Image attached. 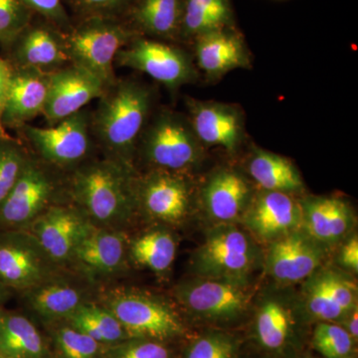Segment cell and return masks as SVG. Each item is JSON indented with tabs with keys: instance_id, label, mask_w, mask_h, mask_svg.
Returning a JSON list of instances; mask_svg holds the SVG:
<instances>
[{
	"instance_id": "obj_44",
	"label": "cell",
	"mask_w": 358,
	"mask_h": 358,
	"mask_svg": "<svg viewBox=\"0 0 358 358\" xmlns=\"http://www.w3.org/2000/svg\"><path fill=\"white\" fill-rule=\"evenodd\" d=\"M2 288H3V287L0 285V301H1L2 294H3V293H2Z\"/></svg>"
},
{
	"instance_id": "obj_28",
	"label": "cell",
	"mask_w": 358,
	"mask_h": 358,
	"mask_svg": "<svg viewBox=\"0 0 358 358\" xmlns=\"http://www.w3.org/2000/svg\"><path fill=\"white\" fill-rule=\"evenodd\" d=\"M0 353L8 358H52L48 341L31 320L0 312Z\"/></svg>"
},
{
	"instance_id": "obj_13",
	"label": "cell",
	"mask_w": 358,
	"mask_h": 358,
	"mask_svg": "<svg viewBox=\"0 0 358 358\" xmlns=\"http://www.w3.org/2000/svg\"><path fill=\"white\" fill-rule=\"evenodd\" d=\"M187 117L205 148L236 154L246 136L244 110L235 103L186 98Z\"/></svg>"
},
{
	"instance_id": "obj_10",
	"label": "cell",
	"mask_w": 358,
	"mask_h": 358,
	"mask_svg": "<svg viewBox=\"0 0 358 358\" xmlns=\"http://www.w3.org/2000/svg\"><path fill=\"white\" fill-rule=\"evenodd\" d=\"M27 230L0 231V285L25 293L64 273Z\"/></svg>"
},
{
	"instance_id": "obj_23",
	"label": "cell",
	"mask_w": 358,
	"mask_h": 358,
	"mask_svg": "<svg viewBox=\"0 0 358 358\" xmlns=\"http://www.w3.org/2000/svg\"><path fill=\"white\" fill-rule=\"evenodd\" d=\"M23 294L26 305L46 326L64 322L82 305L92 301L88 289L64 273Z\"/></svg>"
},
{
	"instance_id": "obj_8",
	"label": "cell",
	"mask_w": 358,
	"mask_h": 358,
	"mask_svg": "<svg viewBox=\"0 0 358 358\" xmlns=\"http://www.w3.org/2000/svg\"><path fill=\"white\" fill-rule=\"evenodd\" d=\"M115 66L145 73L171 92L199 79L192 54L178 44L141 35L117 53Z\"/></svg>"
},
{
	"instance_id": "obj_17",
	"label": "cell",
	"mask_w": 358,
	"mask_h": 358,
	"mask_svg": "<svg viewBox=\"0 0 358 358\" xmlns=\"http://www.w3.org/2000/svg\"><path fill=\"white\" fill-rule=\"evenodd\" d=\"M303 303L320 322H343L357 308V286L352 278L333 268H317L308 278Z\"/></svg>"
},
{
	"instance_id": "obj_14",
	"label": "cell",
	"mask_w": 358,
	"mask_h": 358,
	"mask_svg": "<svg viewBox=\"0 0 358 358\" xmlns=\"http://www.w3.org/2000/svg\"><path fill=\"white\" fill-rule=\"evenodd\" d=\"M243 287L199 278L179 282L173 289V296L179 305L199 317L231 320L241 315L248 305V294Z\"/></svg>"
},
{
	"instance_id": "obj_5",
	"label": "cell",
	"mask_w": 358,
	"mask_h": 358,
	"mask_svg": "<svg viewBox=\"0 0 358 358\" xmlns=\"http://www.w3.org/2000/svg\"><path fill=\"white\" fill-rule=\"evenodd\" d=\"M121 322L129 338L166 341L185 333L178 313L166 301L134 289L106 292L100 301Z\"/></svg>"
},
{
	"instance_id": "obj_18",
	"label": "cell",
	"mask_w": 358,
	"mask_h": 358,
	"mask_svg": "<svg viewBox=\"0 0 358 358\" xmlns=\"http://www.w3.org/2000/svg\"><path fill=\"white\" fill-rule=\"evenodd\" d=\"M128 240L124 230L94 226L78 245L69 266L89 280L112 277L128 262Z\"/></svg>"
},
{
	"instance_id": "obj_46",
	"label": "cell",
	"mask_w": 358,
	"mask_h": 358,
	"mask_svg": "<svg viewBox=\"0 0 358 358\" xmlns=\"http://www.w3.org/2000/svg\"><path fill=\"white\" fill-rule=\"evenodd\" d=\"M1 310H2V308H0V312H1Z\"/></svg>"
},
{
	"instance_id": "obj_26",
	"label": "cell",
	"mask_w": 358,
	"mask_h": 358,
	"mask_svg": "<svg viewBox=\"0 0 358 358\" xmlns=\"http://www.w3.org/2000/svg\"><path fill=\"white\" fill-rule=\"evenodd\" d=\"M301 225L315 241L334 243L352 227V207L345 200L333 196H308L300 201Z\"/></svg>"
},
{
	"instance_id": "obj_36",
	"label": "cell",
	"mask_w": 358,
	"mask_h": 358,
	"mask_svg": "<svg viewBox=\"0 0 358 358\" xmlns=\"http://www.w3.org/2000/svg\"><path fill=\"white\" fill-rule=\"evenodd\" d=\"M34 14L21 0H0V44L8 50Z\"/></svg>"
},
{
	"instance_id": "obj_24",
	"label": "cell",
	"mask_w": 358,
	"mask_h": 358,
	"mask_svg": "<svg viewBox=\"0 0 358 358\" xmlns=\"http://www.w3.org/2000/svg\"><path fill=\"white\" fill-rule=\"evenodd\" d=\"M200 197L212 218L227 223L244 213L253 196L248 180L241 173L221 169L207 179Z\"/></svg>"
},
{
	"instance_id": "obj_6",
	"label": "cell",
	"mask_w": 358,
	"mask_h": 358,
	"mask_svg": "<svg viewBox=\"0 0 358 358\" xmlns=\"http://www.w3.org/2000/svg\"><path fill=\"white\" fill-rule=\"evenodd\" d=\"M255 246L232 224L223 223L207 232L203 243L192 256L195 274L244 286L255 266Z\"/></svg>"
},
{
	"instance_id": "obj_47",
	"label": "cell",
	"mask_w": 358,
	"mask_h": 358,
	"mask_svg": "<svg viewBox=\"0 0 358 358\" xmlns=\"http://www.w3.org/2000/svg\"><path fill=\"white\" fill-rule=\"evenodd\" d=\"M52 358H53V357H52Z\"/></svg>"
},
{
	"instance_id": "obj_21",
	"label": "cell",
	"mask_w": 358,
	"mask_h": 358,
	"mask_svg": "<svg viewBox=\"0 0 358 358\" xmlns=\"http://www.w3.org/2000/svg\"><path fill=\"white\" fill-rule=\"evenodd\" d=\"M243 214L245 225L264 240L274 241L301 225L300 201L287 193L262 190Z\"/></svg>"
},
{
	"instance_id": "obj_15",
	"label": "cell",
	"mask_w": 358,
	"mask_h": 358,
	"mask_svg": "<svg viewBox=\"0 0 358 358\" xmlns=\"http://www.w3.org/2000/svg\"><path fill=\"white\" fill-rule=\"evenodd\" d=\"M106 89L102 80L88 71L66 65L50 73L48 98L42 115L48 126H54L99 100Z\"/></svg>"
},
{
	"instance_id": "obj_3",
	"label": "cell",
	"mask_w": 358,
	"mask_h": 358,
	"mask_svg": "<svg viewBox=\"0 0 358 358\" xmlns=\"http://www.w3.org/2000/svg\"><path fill=\"white\" fill-rule=\"evenodd\" d=\"M204 148L187 115L162 108L152 115L141 133L136 155L141 154L150 169L186 174L199 166Z\"/></svg>"
},
{
	"instance_id": "obj_27",
	"label": "cell",
	"mask_w": 358,
	"mask_h": 358,
	"mask_svg": "<svg viewBox=\"0 0 358 358\" xmlns=\"http://www.w3.org/2000/svg\"><path fill=\"white\" fill-rule=\"evenodd\" d=\"M237 27L232 0H183L178 43L192 44L207 33Z\"/></svg>"
},
{
	"instance_id": "obj_4",
	"label": "cell",
	"mask_w": 358,
	"mask_h": 358,
	"mask_svg": "<svg viewBox=\"0 0 358 358\" xmlns=\"http://www.w3.org/2000/svg\"><path fill=\"white\" fill-rule=\"evenodd\" d=\"M122 18H83L65 32L70 64L77 66L102 80L106 87L114 83L117 53L138 36Z\"/></svg>"
},
{
	"instance_id": "obj_20",
	"label": "cell",
	"mask_w": 358,
	"mask_h": 358,
	"mask_svg": "<svg viewBox=\"0 0 358 358\" xmlns=\"http://www.w3.org/2000/svg\"><path fill=\"white\" fill-rule=\"evenodd\" d=\"M324 252L320 242L307 232L294 230L273 241L267 270L278 282L292 284L308 279L320 268Z\"/></svg>"
},
{
	"instance_id": "obj_30",
	"label": "cell",
	"mask_w": 358,
	"mask_h": 358,
	"mask_svg": "<svg viewBox=\"0 0 358 358\" xmlns=\"http://www.w3.org/2000/svg\"><path fill=\"white\" fill-rule=\"evenodd\" d=\"M176 249V237L166 228H154L128 240L129 259L159 275L173 267Z\"/></svg>"
},
{
	"instance_id": "obj_9",
	"label": "cell",
	"mask_w": 358,
	"mask_h": 358,
	"mask_svg": "<svg viewBox=\"0 0 358 358\" xmlns=\"http://www.w3.org/2000/svg\"><path fill=\"white\" fill-rule=\"evenodd\" d=\"M57 171L30 155L17 182L0 205V231L26 229L48 207L58 203L62 182Z\"/></svg>"
},
{
	"instance_id": "obj_37",
	"label": "cell",
	"mask_w": 358,
	"mask_h": 358,
	"mask_svg": "<svg viewBox=\"0 0 358 358\" xmlns=\"http://www.w3.org/2000/svg\"><path fill=\"white\" fill-rule=\"evenodd\" d=\"M103 358H173V352L162 341L129 338L107 346Z\"/></svg>"
},
{
	"instance_id": "obj_45",
	"label": "cell",
	"mask_w": 358,
	"mask_h": 358,
	"mask_svg": "<svg viewBox=\"0 0 358 358\" xmlns=\"http://www.w3.org/2000/svg\"><path fill=\"white\" fill-rule=\"evenodd\" d=\"M0 358H8V357H4L3 355H1V353H0Z\"/></svg>"
},
{
	"instance_id": "obj_33",
	"label": "cell",
	"mask_w": 358,
	"mask_h": 358,
	"mask_svg": "<svg viewBox=\"0 0 358 358\" xmlns=\"http://www.w3.org/2000/svg\"><path fill=\"white\" fill-rule=\"evenodd\" d=\"M291 329L288 310L280 301H265L257 313L256 331L261 345L271 350L286 343Z\"/></svg>"
},
{
	"instance_id": "obj_25",
	"label": "cell",
	"mask_w": 358,
	"mask_h": 358,
	"mask_svg": "<svg viewBox=\"0 0 358 358\" xmlns=\"http://www.w3.org/2000/svg\"><path fill=\"white\" fill-rule=\"evenodd\" d=\"M183 0H134L122 20L148 38L178 43Z\"/></svg>"
},
{
	"instance_id": "obj_38",
	"label": "cell",
	"mask_w": 358,
	"mask_h": 358,
	"mask_svg": "<svg viewBox=\"0 0 358 358\" xmlns=\"http://www.w3.org/2000/svg\"><path fill=\"white\" fill-rule=\"evenodd\" d=\"M134 0H63L79 20L102 17L122 18Z\"/></svg>"
},
{
	"instance_id": "obj_39",
	"label": "cell",
	"mask_w": 358,
	"mask_h": 358,
	"mask_svg": "<svg viewBox=\"0 0 358 358\" xmlns=\"http://www.w3.org/2000/svg\"><path fill=\"white\" fill-rule=\"evenodd\" d=\"M235 343L222 334L201 336L187 348L183 358H234Z\"/></svg>"
},
{
	"instance_id": "obj_32",
	"label": "cell",
	"mask_w": 358,
	"mask_h": 358,
	"mask_svg": "<svg viewBox=\"0 0 358 358\" xmlns=\"http://www.w3.org/2000/svg\"><path fill=\"white\" fill-rule=\"evenodd\" d=\"M53 358H103L107 346L96 343L66 322L48 326Z\"/></svg>"
},
{
	"instance_id": "obj_19",
	"label": "cell",
	"mask_w": 358,
	"mask_h": 358,
	"mask_svg": "<svg viewBox=\"0 0 358 358\" xmlns=\"http://www.w3.org/2000/svg\"><path fill=\"white\" fill-rule=\"evenodd\" d=\"M192 44L197 69L208 81H219L232 71L252 67L251 52L238 27L207 33Z\"/></svg>"
},
{
	"instance_id": "obj_1",
	"label": "cell",
	"mask_w": 358,
	"mask_h": 358,
	"mask_svg": "<svg viewBox=\"0 0 358 358\" xmlns=\"http://www.w3.org/2000/svg\"><path fill=\"white\" fill-rule=\"evenodd\" d=\"M136 167L103 157L71 171L66 192L98 227L122 230L136 210Z\"/></svg>"
},
{
	"instance_id": "obj_11",
	"label": "cell",
	"mask_w": 358,
	"mask_h": 358,
	"mask_svg": "<svg viewBox=\"0 0 358 358\" xmlns=\"http://www.w3.org/2000/svg\"><path fill=\"white\" fill-rule=\"evenodd\" d=\"M74 204L51 205L35 219L27 230L60 267L69 266L78 245L94 227Z\"/></svg>"
},
{
	"instance_id": "obj_42",
	"label": "cell",
	"mask_w": 358,
	"mask_h": 358,
	"mask_svg": "<svg viewBox=\"0 0 358 358\" xmlns=\"http://www.w3.org/2000/svg\"><path fill=\"white\" fill-rule=\"evenodd\" d=\"M339 261L341 265L350 268L353 272L358 271V239L357 236H353L348 240L341 250Z\"/></svg>"
},
{
	"instance_id": "obj_40",
	"label": "cell",
	"mask_w": 358,
	"mask_h": 358,
	"mask_svg": "<svg viewBox=\"0 0 358 358\" xmlns=\"http://www.w3.org/2000/svg\"><path fill=\"white\" fill-rule=\"evenodd\" d=\"M33 14L55 25L63 32L72 27L73 21L63 0H21Z\"/></svg>"
},
{
	"instance_id": "obj_43",
	"label": "cell",
	"mask_w": 358,
	"mask_h": 358,
	"mask_svg": "<svg viewBox=\"0 0 358 358\" xmlns=\"http://www.w3.org/2000/svg\"><path fill=\"white\" fill-rule=\"evenodd\" d=\"M343 322H345V329L350 336H352L353 341H357L358 338V312L357 308L353 310L352 313L348 315Z\"/></svg>"
},
{
	"instance_id": "obj_29",
	"label": "cell",
	"mask_w": 358,
	"mask_h": 358,
	"mask_svg": "<svg viewBox=\"0 0 358 358\" xmlns=\"http://www.w3.org/2000/svg\"><path fill=\"white\" fill-rule=\"evenodd\" d=\"M252 150L247 169L261 190L291 195L303 192V178L291 159L258 147Z\"/></svg>"
},
{
	"instance_id": "obj_2",
	"label": "cell",
	"mask_w": 358,
	"mask_h": 358,
	"mask_svg": "<svg viewBox=\"0 0 358 358\" xmlns=\"http://www.w3.org/2000/svg\"><path fill=\"white\" fill-rule=\"evenodd\" d=\"M154 90L134 78L117 79L91 113L94 140L105 157L134 166L138 141L154 110Z\"/></svg>"
},
{
	"instance_id": "obj_16",
	"label": "cell",
	"mask_w": 358,
	"mask_h": 358,
	"mask_svg": "<svg viewBox=\"0 0 358 358\" xmlns=\"http://www.w3.org/2000/svg\"><path fill=\"white\" fill-rule=\"evenodd\" d=\"M8 51L10 58L7 60L17 69L53 73L70 64L65 32L44 20L33 18Z\"/></svg>"
},
{
	"instance_id": "obj_12",
	"label": "cell",
	"mask_w": 358,
	"mask_h": 358,
	"mask_svg": "<svg viewBox=\"0 0 358 358\" xmlns=\"http://www.w3.org/2000/svg\"><path fill=\"white\" fill-rule=\"evenodd\" d=\"M134 193L136 210L159 222L178 224L189 211L192 188L185 174L157 169L136 174Z\"/></svg>"
},
{
	"instance_id": "obj_34",
	"label": "cell",
	"mask_w": 358,
	"mask_h": 358,
	"mask_svg": "<svg viewBox=\"0 0 358 358\" xmlns=\"http://www.w3.org/2000/svg\"><path fill=\"white\" fill-rule=\"evenodd\" d=\"M30 155L20 141L0 136V205L17 182Z\"/></svg>"
},
{
	"instance_id": "obj_22",
	"label": "cell",
	"mask_w": 358,
	"mask_h": 358,
	"mask_svg": "<svg viewBox=\"0 0 358 358\" xmlns=\"http://www.w3.org/2000/svg\"><path fill=\"white\" fill-rule=\"evenodd\" d=\"M50 73L13 68L8 96L2 115L4 128H22L43 115L48 98Z\"/></svg>"
},
{
	"instance_id": "obj_41",
	"label": "cell",
	"mask_w": 358,
	"mask_h": 358,
	"mask_svg": "<svg viewBox=\"0 0 358 358\" xmlns=\"http://www.w3.org/2000/svg\"><path fill=\"white\" fill-rule=\"evenodd\" d=\"M13 73V65L7 59L0 57V136H8L6 129L2 124V115H3L4 108H6Z\"/></svg>"
},
{
	"instance_id": "obj_35",
	"label": "cell",
	"mask_w": 358,
	"mask_h": 358,
	"mask_svg": "<svg viewBox=\"0 0 358 358\" xmlns=\"http://www.w3.org/2000/svg\"><path fill=\"white\" fill-rule=\"evenodd\" d=\"M313 345L326 358H350L355 341L336 322H320L313 331Z\"/></svg>"
},
{
	"instance_id": "obj_7",
	"label": "cell",
	"mask_w": 358,
	"mask_h": 358,
	"mask_svg": "<svg viewBox=\"0 0 358 358\" xmlns=\"http://www.w3.org/2000/svg\"><path fill=\"white\" fill-rule=\"evenodd\" d=\"M20 129L35 157L57 171L76 169L89 159L93 148L91 113L85 109L54 126L28 124Z\"/></svg>"
},
{
	"instance_id": "obj_31",
	"label": "cell",
	"mask_w": 358,
	"mask_h": 358,
	"mask_svg": "<svg viewBox=\"0 0 358 358\" xmlns=\"http://www.w3.org/2000/svg\"><path fill=\"white\" fill-rule=\"evenodd\" d=\"M64 322L103 345H115L129 338L121 322L98 301L84 303Z\"/></svg>"
}]
</instances>
